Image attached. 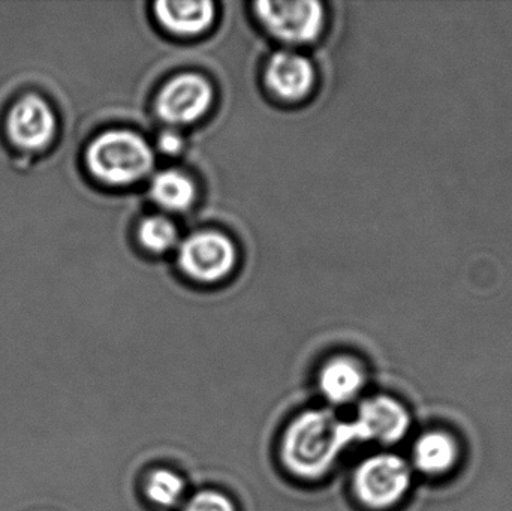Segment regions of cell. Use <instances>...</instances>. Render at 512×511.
I'll use <instances>...</instances> for the list:
<instances>
[{"mask_svg":"<svg viewBox=\"0 0 512 511\" xmlns=\"http://www.w3.org/2000/svg\"><path fill=\"white\" fill-rule=\"evenodd\" d=\"M357 443L349 422L333 411L309 410L292 420L280 446V458L298 479H322L336 464L343 450Z\"/></svg>","mask_w":512,"mask_h":511,"instance_id":"6da1fadb","label":"cell"},{"mask_svg":"<svg viewBox=\"0 0 512 511\" xmlns=\"http://www.w3.org/2000/svg\"><path fill=\"white\" fill-rule=\"evenodd\" d=\"M366 386V372L360 362L348 356L334 357L324 363L318 375V387L330 404L354 401Z\"/></svg>","mask_w":512,"mask_h":511,"instance_id":"30bf717a","label":"cell"},{"mask_svg":"<svg viewBox=\"0 0 512 511\" xmlns=\"http://www.w3.org/2000/svg\"><path fill=\"white\" fill-rule=\"evenodd\" d=\"M213 102V87L198 74H182L168 81L156 99V113L170 125L197 122Z\"/></svg>","mask_w":512,"mask_h":511,"instance_id":"8992f818","label":"cell"},{"mask_svg":"<svg viewBox=\"0 0 512 511\" xmlns=\"http://www.w3.org/2000/svg\"><path fill=\"white\" fill-rule=\"evenodd\" d=\"M414 462L430 476L447 473L457 462L456 441L444 432H429L415 444Z\"/></svg>","mask_w":512,"mask_h":511,"instance_id":"7c38bea8","label":"cell"},{"mask_svg":"<svg viewBox=\"0 0 512 511\" xmlns=\"http://www.w3.org/2000/svg\"><path fill=\"white\" fill-rule=\"evenodd\" d=\"M155 14L159 23L174 35L195 36L209 29L216 17L215 3L201 2H156Z\"/></svg>","mask_w":512,"mask_h":511,"instance_id":"8fae6325","label":"cell"},{"mask_svg":"<svg viewBox=\"0 0 512 511\" xmlns=\"http://www.w3.org/2000/svg\"><path fill=\"white\" fill-rule=\"evenodd\" d=\"M144 495L153 506L174 509L185 500L186 483L176 471L156 468L144 480Z\"/></svg>","mask_w":512,"mask_h":511,"instance_id":"5bb4252c","label":"cell"},{"mask_svg":"<svg viewBox=\"0 0 512 511\" xmlns=\"http://www.w3.org/2000/svg\"><path fill=\"white\" fill-rule=\"evenodd\" d=\"M150 197L164 209L183 212L195 201V185L186 174L180 171H161L150 183Z\"/></svg>","mask_w":512,"mask_h":511,"instance_id":"4fadbf2b","label":"cell"},{"mask_svg":"<svg viewBox=\"0 0 512 511\" xmlns=\"http://www.w3.org/2000/svg\"><path fill=\"white\" fill-rule=\"evenodd\" d=\"M255 11L271 35L291 44L315 41L324 30V6L315 0L258 2Z\"/></svg>","mask_w":512,"mask_h":511,"instance_id":"277c9868","label":"cell"},{"mask_svg":"<svg viewBox=\"0 0 512 511\" xmlns=\"http://www.w3.org/2000/svg\"><path fill=\"white\" fill-rule=\"evenodd\" d=\"M236 263V248L227 236L215 231L192 234L180 246V269L201 282L225 278Z\"/></svg>","mask_w":512,"mask_h":511,"instance_id":"5b68a950","label":"cell"},{"mask_svg":"<svg viewBox=\"0 0 512 511\" xmlns=\"http://www.w3.org/2000/svg\"><path fill=\"white\" fill-rule=\"evenodd\" d=\"M411 486V471L402 458L390 453L364 459L354 473L352 488L361 504L384 510L399 503Z\"/></svg>","mask_w":512,"mask_h":511,"instance_id":"3957f363","label":"cell"},{"mask_svg":"<svg viewBox=\"0 0 512 511\" xmlns=\"http://www.w3.org/2000/svg\"><path fill=\"white\" fill-rule=\"evenodd\" d=\"M351 425L357 443L378 441L382 444H393L405 437L411 419L408 411L396 399L375 396L363 402Z\"/></svg>","mask_w":512,"mask_h":511,"instance_id":"52a82bcc","label":"cell"},{"mask_svg":"<svg viewBox=\"0 0 512 511\" xmlns=\"http://www.w3.org/2000/svg\"><path fill=\"white\" fill-rule=\"evenodd\" d=\"M6 128L11 140L21 149H44L56 134V117L44 99L27 95L9 111Z\"/></svg>","mask_w":512,"mask_h":511,"instance_id":"ba28073f","label":"cell"},{"mask_svg":"<svg viewBox=\"0 0 512 511\" xmlns=\"http://www.w3.org/2000/svg\"><path fill=\"white\" fill-rule=\"evenodd\" d=\"M183 511H237V507L224 492L206 489L189 498Z\"/></svg>","mask_w":512,"mask_h":511,"instance_id":"2e32d148","label":"cell"},{"mask_svg":"<svg viewBox=\"0 0 512 511\" xmlns=\"http://www.w3.org/2000/svg\"><path fill=\"white\" fill-rule=\"evenodd\" d=\"M265 83L279 98L298 101L312 90L315 69L307 57L292 51H279L268 60Z\"/></svg>","mask_w":512,"mask_h":511,"instance_id":"9c48e42d","label":"cell"},{"mask_svg":"<svg viewBox=\"0 0 512 511\" xmlns=\"http://www.w3.org/2000/svg\"><path fill=\"white\" fill-rule=\"evenodd\" d=\"M90 173L108 185H131L146 177L155 155L143 137L131 131H108L87 147Z\"/></svg>","mask_w":512,"mask_h":511,"instance_id":"7a4b0ae2","label":"cell"},{"mask_svg":"<svg viewBox=\"0 0 512 511\" xmlns=\"http://www.w3.org/2000/svg\"><path fill=\"white\" fill-rule=\"evenodd\" d=\"M158 146L161 152L167 153V155H176L183 149V138L176 132L167 131L159 137Z\"/></svg>","mask_w":512,"mask_h":511,"instance_id":"e0dca14e","label":"cell"},{"mask_svg":"<svg viewBox=\"0 0 512 511\" xmlns=\"http://www.w3.org/2000/svg\"><path fill=\"white\" fill-rule=\"evenodd\" d=\"M138 239L150 252L161 254L176 246L179 231L176 225L164 216H150L138 228Z\"/></svg>","mask_w":512,"mask_h":511,"instance_id":"9a60e30c","label":"cell"}]
</instances>
